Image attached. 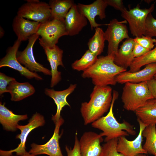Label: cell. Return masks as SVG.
Listing matches in <instances>:
<instances>
[{
	"label": "cell",
	"mask_w": 156,
	"mask_h": 156,
	"mask_svg": "<svg viewBox=\"0 0 156 156\" xmlns=\"http://www.w3.org/2000/svg\"><path fill=\"white\" fill-rule=\"evenodd\" d=\"M147 84L153 98H156V80L153 78L147 81Z\"/></svg>",
	"instance_id": "8d00e7d4"
},
{
	"label": "cell",
	"mask_w": 156,
	"mask_h": 156,
	"mask_svg": "<svg viewBox=\"0 0 156 156\" xmlns=\"http://www.w3.org/2000/svg\"><path fill=\"white\" fill-rule=\"evenodd\" d=\"M153 98L147 81L127 82L123 88L121 99L123 107L127 111L135 112L148 100Z\"/></svg>",
	"instance_id": "277c9868"
},
{
	"label": "cell",
	"mask_w": 156,
	"mask_h": 156,
	"mask_svg": "<svg viewBox=\"0 0 156 156\" xmlns=\"http://www.w3.org/2000/svg\"><path fill=\"white\" fill-rule=\"evenodd\" d=\"M154 78L156 80V74L154 75Z\"/></svg>",
	"instance_id": "60d3db41"
},
{
	"label": "cell",
	"mask_w": 156,
	"mask_h": 156,
	"mask_svg": "<svg viewBox=\"0 0 156 156\" xmlns=\"http://www.w3.org/2000/svg\"><path fill=\"white\" fill-rule=\"evenodd\" d=\"M39 36V43L49 48H52L58 42L61 37L68 35L64 20L50 19L41 24L37 32Z\"/></svg>",
	"instance_id": "5b68a950"
},
{
	"label": "cell",
	"mask_w": 156,
	"mask_h": 156,
	"mask_svg": "<svg viewBox=\"0 0 156 156\" xmlns=\"http://www.w3.org/2000/svg\"><path fill=\"white\" fill-rule=\"evenodd\" d=\"M28 118L27 114L19 115L14 114L5 106V103H0V122L4 129L8 131H15L18 129V122Z\"/></svg>",
	"instance_id": "44dd1931"
},
{
	"label": "cell",
	"mask_w": 156,
	"mask_h": 156,
	"mask_svg": "<svg viewBox=\"0 0 156 156\" xmlns=\"http://www.w3.org/2000/svg\"><path fill=\"white\" fill-rule=\"evenodd\" d=\"M77 5L80 12L88 20L92 30L102 25H107L97 23L95 21L97 16L101 20L106 18L105 9L108 5L106 0H96L88 5L78 3Z\"/></svg>",
	"instance_id": "9a60e30c"
},
{
	"label": "cell",
	"mask_w": 156,
	"mask_h": 156,
	"mask_svg": "<svg viewBox=\"0 0 156 156\" xmlns=\"http://www.w3.org/2000/svg\"><path fill=\"white\" fill-rule=\"evenodd\" d=\"M155 47L142 56L135 58L129 67L128 71L130 72H134L140 70L143 66L148 64L156 63V42Z\"/></svg>",
	"instance_id": "4316f807"
},
{
	"label": "cell",
	"mask_w": 156,
	"mask_h": 156,
	"mask_svg": "<svg viewBox=\"0 0 156 156\" xmlns=\"http://www.w3.org/2000/svg\"><path fill=\"white\" fill-rule=\"evenodd\" d=\"M19 9L17 15L41 23L50 20L51 10L49 4L38 0H27Z\"/></svg>",
	"instance_id": "ba28073f"
},
{
	"label": "cell",
	"mask_w": 156,
	"mask_h": 156,
	"mask_svg": "<svg viewBox=\"0 0 156 156\" xmlns=\"http://www.w3.org/2000/svg\"><path fill=\"white\" fill-rule=\"evenodd\" d=\"M64 120L61 116L55 123L53 135L49 140L43 144H38L32 143L29 153L35 155L46 154L49 156H64L62 154L59 144V140L61 134H59L60 127Z\"/></svg>",
	"instance_id": "30bf717a"
},
{
	"label": "cell",
	"mask_w": 156,
	"mask_h": 156,
	"mask_svg": "<svg viewBox=\"0 0 156 156\" xmlns=\"http://www.w3.org/2000/svg\"><path fill=\"white\" fill-rule=\"evenodd\" d=\"M155 130H156V124L155 125Z\"/></svg>",
	"instance_id": "b9f144b4"
},
{
	"label": "cell",
	"mask_w": 156,
	"mask_h": 156,
	"mask_svg": "<svg viewBox=\"0 0 156 156\" xmlns=\"http://www.w3.org/2000/svg\"><path fill=\"white\" fill-rule=\"evenodd\" d=\"M44 50L47 58H49L56 62L58 64L64 67L62 61L63 51L57 45L52 48H49L44 45H41Z\"/></svg>",
	"instance_id": "f1b7e54d"
},
{
	"label": "cell",
	"mask_w": 156,
	"mask_h": 156,
	"mask_svg": "<svg viewBox=\"0 0 156 156\" xmlns=\"http://www.w3.org/2000/svg\"><path fill=\"white\" fill-rule=\"evenodd\" d=\"M4 34L3 33V30L2 29V28L1 29V28L0 29V36H3Z\"/></svg>",
	"instance_id": "ab89813d"
},
{
	"label": "cell",
	"mask_w": 156,
	"mask_h": 156,
	"mask_svg": "<svg viewBox=\"0 0 156 156\" xmlns=\"http://www.w3.org/2000/svg\"><path fill=\"white\" fill-rule=\"evenodd\" d=\"M145 36L156 37V19L151 13L148 15L145 24Z\"/></svg>",
	"instance_id": "4dcf8cb0"
},
{
	"label": "cell",
	"mask_w": 156,
	"mask_h": 156,
	"mask_svg": "<svg viewBox=\"0 0 156 156\" xmlns=\"http://www.w3.org/2000/svg\"><path fill=\"white\" fill-rule=\"evenodd\" d=\"M45 121L44 116L37 112L34 114L25 125H18V129L20 130V134L16 136V139L20 140V144L17 148L9 151L0 150V156H10L13 153L15 152L17 155H22L28 153L26 151L25 143L27 137L29 133L34 129L43 126Z\"/></svg>",
	"instance_id": "52a82bcc"
},
{
	"label": "cell",
	"mask_w": 156,
	"mask_h": 156,
	"mask_svg": "<svg viewBox=\"0 0 156 156\" xmlns=\"http://www.w3.org/2000/svg\"><path fill=\"white\" fill-rule=\"evenodd\" d=\"M156 156V155H155V156Z\"/></svg>",
	"instance_id": "7bdbcfd3"
},
{
	"label": "cell",
	"mask_w": 156,
	"mask_h": 156,
	"mask_svg": "<svg viewBox=\"0 0 156 156\" xmlns=\"http://www.w3.org/2000/svg\"><path fill=\"white\" fill-rule=\"evenodd\" d=\"M97 56L88 49L81 57L75 61L72 64V68L77 71H85L94 64L97 60Z\"/></svg>",
	"instance_id": "83f0119b"
},
{
	"label": "cell",
	"mask_w": 156,
	"mask_h": 156,
	"mask_svg": "<svg viewBox=\"0 0 156 156\" xmlns=\"http://www.w3.org/2000/svg\"><path fill=\"white\" fill-rule=\"evenodd\" d=\"M17 39L12 47L9 48L6 55L0 61V67H8L15 70L23 76L29 79L35 78L37 80H42V77L35 72H32L23 66L18 61L16 54L21 44Z\"/></svg>",
	"instance_id": "4fadbf2b"
},
{
	"label": "cell",
	"mask_w": 156,
	"mask_h": 156,
	"mask_svg": "<svg viewBox=\"0 0 156 156\" xmlns=\"http://www.w3.org/2000/svg\"><path fill=\"white\" fill-rule=\"evenodd\" d=\"M154 5V3L149 8L142 9L138 4L129 10L125 8L121 12V16L128 23L131 34L133 36L139 37L145 35L146 19L148 14L153 11Z\"/></svg>",
	"instance_id": "8992f818"
},
{
	"label": "cell",
	"mask_w": 156,
	"mask_h": 156,
	"mask_svg": "<svg viewBox=\"0 0 156 156\" xmlns=\"http://www.w3.org/2000/svg\"><path fill=\"white\" fill-rule=\"evenodd\" d=\"M15 80L13 77L8 76L4 73H0V94L8 92L7 89L8 85L12 81Z\"/></svg>",
	"instance_id": "d6a6232c"
},
{
	"label": "cell",
	"mask_w": 156,
	"mask_h": 156,
	"mask_svg": "<svg viewBox=\"0 0 156 156\" xmlns=\"http://www.w3.org/2000/svg\"><path fill=\"white\" fill-rule=\"evenodd\" d=\"M149 51L135 42L133 52L135 58L142 56Z\"/></svg>",
	"instance_id": "e575fe53"
},
{
	"label": "cell",
	"mask_w": 156,
	"mask_h": 156,
	"mask_svg": "<svg viewBox=\"0 0 156 156\" xmlns=\"http://www.w3.org/2000/svg\"><path fill=\"white\" fill-rule=\"evenodd\" d=\"M143 137L146 139L142 146L147 154L154 156L156 155V131L155 125L147 126L142 132Z\"/></svg>",
	"instance_id": "484cf974"
},
{
	"label": "cell",
	"mask_w": 156,
	"mask_h": 156,
	"mask_svg": "<svg viewBox=\"0 0 156 156\" xmlns=\"http://www.w3.org/2000/svg\"><path fill=\"white\" fill-rule=\"evenodd\" d=\"M76 133L74 147L73 148L66 146L65 149L67 156H81L79 149V140Z\"/></svg>",
	"instance_id": "836d02e7"
},
{
	"label": "cell",
	"mask_w": 156,
	"mask_h": 156,
	"mask_svg": "<svg viewBox=\"0 0 156 156\" xmlns=\"http://www.w3.org/2000/svg\"><path fill=\"white\" fill-rule=\"evenodd\" d=\"M118 94L117 91H113L111 105L107 115L91 123L92 127L102 131L99 134L102 137L105 136V142L121 136L134 135L136 134L133 127L129 122L124 120L122 122L119 123L114 116L113 108Z\"/></svg>",
	"instance_id": "3957f363"
},
{
	"label": "cell",
	"mask_w": 156,
	"mask_h": 156,
	"mask_svg": "<svg viewBox=\"0 0 156 156\" xmlns=\"http://www.w3.org/2000/svg\"><path fill=\"white\" fill-rule=\"evenodd\" d=\"M156 74V63L149 64L141 70L134 72L126 71L120 73L116 77L117 83H138L147 81L154 78Z\"/></svg>",
	"instance_id": "2e32d148"
},
{
	"label": "cell",
	"mask_w": 156,
	"mask_h": 156,
	"mask_svg": "<svg viewBox=\"0 0 156 156\" xmlns=\"http://www.w3.org/2000/svg\"><path fill=\"white\" fill-rule=\"evenodd\" d=\"M75 4L72 0H51L49 5L51 10L50 19L64 20L68 11Z\"/></svg>",
	"instance_id": "cb8c5ba5"
},
{
	"label": "cell",
	"mask_w": 156,
	"mask_h": 156,
	"mask_svg": "<svg viewBox=\"0 0 156 156\" xmlns=\"http://www.w3.org/2000/svg\"><path fill=\"white\" fill-rule=\"evenodd\" d=\"M76 86V84H71L66 89L61 91L47 88L45 89V94L53 100L57 107L56 112L54 115H52V120L54 123L61 117L60 113L62 108L66 106L70 107L67 101V98L74 91Z\"/></svg>",
	"instance_id": "d6986e66"
},
{
	"label": "cell",
	"mask_w": 156,
	"mask_h": 156,
	"mask_svg": "<svg viewBox=\"0 0 156 156\" xmlns=\"http://www.w3.org/2000/svg\"><path fill=\"white\" fill-rule=\"evenodd\" d=\"M133 40L135 42L149 50L153 48L156 42V39L145 35L135 37Z\"/></svg>",
	"instance_id": "1f68e13d"
},
{
	"label": "cell",
	"mask_w": 156,
	"mask_h": 156,
	"mask_svg": "<svg viewBox=\"0 0 156 156\" xmlns=\"http://www.w3.org/2000/svg\"><path fill=\"white\" fill-rule=\"evenodd\" d=\"M118 138L108 141L102 146V150L101 156H124L117 149Z\"/></svg>",
	"instance_id": "f546056e"
},
{
	"label": "cell",
	"mask_w": 156,
	"mask_h": 156,
	"mask_svg": "<svg viewBox=\"0 0 156 156\" xmlns=\"http://www.w3.org/2000/svg\"><path fill=\"white\" fill-rule=\"evenodd\" d=\"M64 23L68 35L78 34L87 25V19L79 12L75 3L66 14Z\"/></svg>",
	"instance_id": "ac0fdd59"
},
{
	"label": "cell",
	"mask_w": 156,
	"mask_h": 156,
	"mask_svg": "<svg viewBox=\"0 0 156 156\" xmlns=\"http://www.w3.org/2000/svg\"><path fill=\"white\" fill-rule=\"evenodd\" d=\"M136 156H149L147 155V154L142 153V154H139L137 155H136Z\"/></svg>",
	"instance_id": "f35d334b"
},
{
	"label": "cell",
	"mask_w": 156,
	"mask_h": 156,
	"mask_svg": "<svg viewBox=\"0 0 156 156\" xmlns=\"http://www.w3.org/2000/svg\"><path fill=\"white\" fill-rule=\"evenodd\" d=\"M103 141L100 134L89 131L85 132L79 140L81 156H101L102 148L101 143Z\"/></svg>",
	"instance_id": "5bb4252c"
},
{
	"label": "cell",
	"mask_w": 156,
	"mask_h": 156,
	"mask_svg": "<svg viewBox=\"0 0 156 156\" xmlns=\"http://www.w3.org/2000/svg\"><path fill=\"white\" fill-rule=\"evenodd\" d=\"M137 120L148 126L156 124V98L148 100L135 111Z\"/></svg>",
	"instance_id": "603a6c76"
},
{
	"label": "cell",
	"mask_w": 156,
	"mask_h": 156,
	"mask_svg": "<svg viewBox=\"0 0 156 156\" xmlns=\"http://www.w3.org/2000/svg\"><path fill=\"white\" fill-rule=\"evenodd\" d=\"M11 96V100L21 101L33 94L35 92L34 87L28 82L20 83L16 80L12 81L7 87Z\"/></svg>",
	"instance_id": "7402d4cb"
},
{
	"label": "cell",
	"mask_w": 156,
	"mask_h": 156,
	"mask_svg": "<svg viewBox=\"0 0 156 156\" xmlns=\"http://www.w3.org/2000/svg\"><path fill=\"white\" fill-rule=\"evenodd\" d=\"M36 156V155H33L32 154H30L29 153V152H28V153L26 154H25V155H15V156H14V155H11V156Z\"/></svg>",
	"instance_id": "74e56055"
},
{
	"label": "cell",
	"mask_w": 156,
	"mask_h": 156,
	"mask_svg": "<svg viewBox=\"0 0 156 156\" xmlns=\"http://www.w3.org/2000/svg\"><path fill=\"white\" fill-rule=\"evenodd\" d=\"M112 93V89L109 86H94L89 101L81 104L80 110L85 125L99 119L109 109Z\"/></svg>",
	"instance_id": "6da1fadb"
},
{
	"label": "cell",
	"mask_w": 156,
	"mask_h": 156,
	"mask_svg": "<svg viewBox=\"0 0 156 156\" xmlns=\"http://www.w3.org/2000/svg\"><path fill=\"white\" fill-rule=\"evenodd\" d=\"M135 44L133 38L126 39L115 54L114 61L118 66L127 69L129 67L134 60L133 50Z\"/></svg>",
	"instance_id": "ffe728a7"
},
{
	"label": "cell",
	"mask_w": 156,
	"mask_h": 156,
	"mask_svg": "<svg viewBox=\"0 0 156 156\" xmlns=\"http://www.w3.org/2000/svg\"><path fill=\"white\" fill-rule=\"evenodd\" d=\"M41 23L26 20L17 15L13 22V30L20 42L28 40L33 35L36 34Z\"/></svg>",
	"instance_id": "e0dca14e"
},
{
	"label": "cell",
	"mask_w": 156,
	"mask_h": 156,
	"mask_svg": "<svg viewBox=\"0 0 156 156\" xmlns=\"http://www.w3.org/2000/svg\"><path fill=\"white\" fill-rule=\"evenodd\" d=\"M115 54L113 53L98 58L95 63L83 71L81 75L83 78L91 79L95 86H105L115 85L116 77L127 69L116 64L114 61Z\"/></svg>",
	"instance_id": "7a4b0ae2"
},
{
	"label": "cell",
	"mask_w": 156,
	"mask_h": 156,
	"mask_svg": "<svg viewBox=\"0 0 156 156\" xmlns=\"http://www.w3.org/2000/svg\"><path fill=\"white\" fill-rule=\"evenodd\" d=\"M108 5L113 7L116 10L122 11L125 8L121 0H106Z\"/></svg>",
	"instance_id": "d590c367"
},
{
	"label": "cell",
	"mask_w": 156,
	"mask_h": 156,
	"mask_svg": "<svg viewBox=\"0 0 156 156\" xmlns=\"http://www.w3.org/2000/svg\"><path fill=\"white\" fill-rule=\"evenodd\" d=\"M105 40L104 32L102 29L99 27L96 28L94 35L88 43V50L97 56L103 51Z\"/></svg>",
	"instance_id": "d4e9b609"
},
{
	"label": "cell",
	"mask_w": 156,
	"mask_h": 156,
	"mask_svg": "<svg viewBox=\"0 0 156 156\" xmlns=\"http://www.w3.org/2000/svg\"><path fill=\"white\" fill-rule=\"evenodd\" d=\"M39 35L36 34L28 39V43L26 48L23 51H18L16 57L18 61L30 71L34 72H42L46 75H51V70L44 67L35 60L33 51L34 45L38 38Z\"/></svg>",
	"instance_id": "8fae6325"
},
{
	"label": "cell",
	"mask_w": 156,
	"mask_h": 156,
	"mask_svg": "<svg viewBox=\"0 0 156 156\" xmlns=\"http://www.w3.org/2000/svg\"><path fill=\"white\" fill-rule=\"evenodd\" d=\"M127 23L125 20L119 21L114 18L107 24V27L104 32V36L105 40L108 42L107 55L113 53L115 54L118 50L120 43L124 39L130 38L125 24Z\"/></svg>",
	"instance_id": "9c48e42d"
},
{
	"label": "cell",
	"mask_w": 156,
	"mask_h": 156,
	"mask_svg": "<svg viewBox=\"0 0 156 156\" xmlns=\"http://www.w3.org/2000/svg\"><path fill=\"white\" fill-rule=\"evenodd\" d=\"M139 125V133L135 139L129 140L125 136L118 138L117 146V151L124 156H136L142 153L147 154L142 147L143 137L142 132L147 125L137 120Z\"/></svg>",
	"instance_id": "7c38bea8"
}]
</instances>
